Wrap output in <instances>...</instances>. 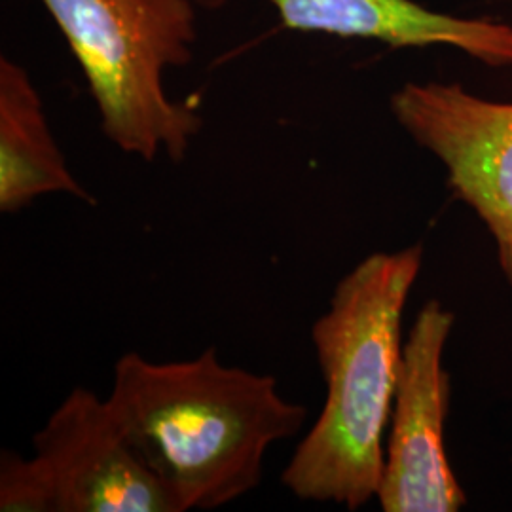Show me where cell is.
I'll return each mask as SVG.
<instances>
[{"label":"cell","mask_w":512,"mask_h":512,"mask_svg":"<svg viewBox=\"0 0 512 512\" xmlns=\"http://www.w3.org/2000/svg\"><path fill=\"white\" fill-rule=\"evenodd\" d=\"M107 401L183 512L215 511L253 492L268 450L308 420L274 376L224 365L213 348L175 363L126 353Z\"/></svg>","instance_id":"1"},{"label":"cell","mask_w":512,"mask_h":512,"mask_svg":"<svg viewBox=\"0 0 512 512\" xmlns=\"http://www.w3.org/2000/svg\"><path fill=\"white\" fill-rule=\"evenodd\" d=\"M423 247L374 253L344 275L311 327L327 397L281 482L304 501L357 511L378 497L403 359V311Z\"/></svg>","instance_id":"2"},{"label":"cell","mask_w":512,"mask_h":512,"mask_svg":"<svg viewBox=\"0 0 512 512\" xmlns=\"http://www.w3.org/2000/svg\"><path fill=\"white\" fill-rule=\"evenodd\" d=\"M84 74L103 135L118 150L183 162L203 128L192 101H175L165 74L198 44L194 0H40Z\"/></svg>","instance_id":"3"},{"label":"cell","mask_w":512,"mask_h":512,"mask_svg":"<svg viewBox=\"0 0 512 512\" xmlns=\"http://www.w3.org/2000/svg\"><path fill=\"white\" fill-rule=\"evenodd\" d=\"M389 109L416 145L439 158L452 192L486 224L512 287V103L476 97L458 82H406Z\"/></svg>","instance_id":"4"},{"label":"cell","mask_w":512,"mask_h":512,"mask_svg":"<svg viewBox=\"0 0 512 512\" xmlns=\"http://www.w3.org/2000/svg\"><path fill=\"white\" fill-rule=\"evenodd\" d=\"M452 327L454 313L429 300L404 342L376 497L384 512H456L467 503L444 450L452 385L442 353Z\"/></svg>","instance_id":"5"},{"label":"cell","mask_w":512,"mask_h":512,"mask_svg":"<svg viewBox=\"0 0 512 512\" xmlns=\"http://www.w3.org/2000/svg\"><path fill=\"white\" fill-rule=\"evenodd\" d=\"M55 512H183L129 442L107 399L74 387L33 437Z\"/></svg>","instance_id":"6"},{"label":"cell","mask_w":512,"mask_h":512,"mask_svg":"<svg viewBox=\"0 0 512 512\" xmlns=\"http://www.w3.org/2000/svg\"><path fill=\"white\" fill-rule=\"evenodd\" d=\"M287 29L376 40L391 48L444 46L490 67H511L512 25L459 18L416 0H266Z\"/></svg>","instance_id":"7"},{"label":"cell","mask_w":512,"mask_h":512,"mask_svg":"<svg viewBox=\"0 0 512 512\" xmlns=\"http://www.w3.org/2000/svg\"><path fill=\"white\" fill-rule=\"evenodd\" d=\"M69 194L97 200L82 186L55 141L40 92L29 71L0 57V213L14 215L40 196Z\"/></svg>","instance_id":"8"},{"label":"cell","mask_w":512,"mask_h":512,"mask_svg":"<svg viewBox=\"0 0 512 512\" xmlns=\"http://www.w3.org/2000/svg\"><path fill=\"white\" fill-rule=\"evenodd\" d=\"M0 511L55 512L54 495L37 458H21L12 450L0 456Z\"/></svg>","instance_id":"9"}]
</instances>
